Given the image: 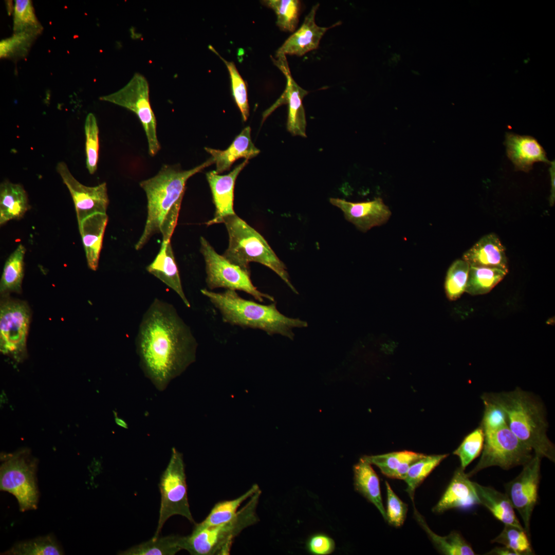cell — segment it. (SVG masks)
I'll list each match as a JSON object with an SVG mask.
<instances>
[{
	"mask_svg": "<svg viewBox=\"0 0 555 555\" xmlns=\"http://www.w3.org/2000/svg\"><path fill=\"white\" fill-rule=\"evenodd\" d=\"M542 458L534 454L523 465L521 472L513 480L504 485L505 494L513 508L520 515L524 529L529 535L531 517L538 500V489L541 479Z\"/></svg>",
	"mask_w": 555,
	"mask_h": 555,
	"instance_id": "13",
	"label": "cell"
},
{
	"mask_svg": "<svg viewBox=\"0 0 555 555\" xmlns=\"http://www.w3.org/2000/svg\"><path fill=\"white\" fill-rule=\"evenodd\" d=\"M100 99L125 108L139 118L145 133L149 155L155 156L161 146L157 136V121L149 100V86L146 79L136 73L122 88Z\"/></svg>",
	"mask_w": 555,
	"mask_h": 555,
	"instance_id": "11",
	"label": "cell"
},
{
	"mask_svg": "<svg viewBox=\"0 0 555 555\" xmlns=\"http://www.w3.org/2000/svg\"><path fill=\"white\" fill-rule=\"evenodd\" d=\"M414 516L421 527L426 532L439 552L446 555H474L472 547L458 532L453 531L447 536H440L432 531L424 518L414 505Z\"/></svg>",
	"mask_w": 555,
	"mask_h": 555,
	"instance_id": "29",
	"label": "cell"
},
{
	"mask_svg": "<svg viewBox=\"0 0 555 555\" xmlns=\"http://www.w3.org/2000/svg\"><path fill=\"white\" fill-rule=\"evenodd\" d=\"M86 164L90 174H94L98 166L99 158V127L97 119L92 113H89L85 121Z\"/></svg>",
	"mask_w": 555,
	"mask_h": 555,
	"instance_id": "42",
	"label": "cell"
},
{
	"mask_svg": "<svg viewBox=\"0 0 555 555\" xmlns=\"http://www.w3.org/2000/svg\"><path fill=\"white\" fill-rule=\"evenodd\" d=\"M161 493L159 517L153 539L159 536L165 522L172 516L180 515L194 523L188 502L184 464L181 453L175 448L169 464L160 478Z\"/></svg>",
	"mask_w": 555,
	"mask_h": 555,
	"instance_id": "8",
	"label": "cell"
},
{
	"mask_svg": "<svg viewBox=\"0 0 555 555\" xmlns=\"http://www.w3.org/2000/svg\"><path fill=\"white\" fill-rule=\"evenodd\" d=\"M473 483L480 505L486 507L495 519L504 525L524 529L505 493H501L492 487Z\"/></svg>",
	"mask_w": 555,
	"mask_h": 555,
	"instance_id": "25",
	"label": "cell"
},
{
	"mask_svg": "<svg viewBox=\"0 0 555 555\" xmlns=\"http://www.w3.org/2000/svg\"><path fill=\"white\" fill-rule=\"evenodd\" d=\"M56 170L73 199L78 225L91 215L106 213L109 204L106 182L94 187L84 186L73 176L63 161L57 164Z\"/></svg>",
	"mask_w": 555,
	"mask_h": 555,
	"instance_id": "15",
	"label": "cell"
},
{
	"mask_svg": "<svg viewBox=\"0 0 555 555\" xmlns=\"http://www.w3.org/2000/svg\"><path fill=\"white\" fill-rule=\"evenodd\" d=\"M205 149L214 160L216 164L215 171L218 174L229 170L236 160L241 158L248 160L255 157L260 152L252 141L250 126L244 128L225 150L209 147H205Z\"/></svg>",
	"mask_w": 555,
	"mask_h": 555,
	"instance_id": "24",
	"label": "cell"
},
{
	"mask_svg": "<svg viewBox=\"0 0 555 555\" xmlns=\"http://www.w3.org/2000/svg\"><path fill=\"white\" fill-rule=\"evenodd\" d=\"M504 144L507 157L516 171L529 172L536 162L551 163L542 146L532 136L507 132Z\"/></svg>",
	"mask_w": 555,
	"mask_h": 555,
	"instance_id": "19",
	"label": "cell"
},
{
	"mask_svg": "<svg viewBox=\"0 0 555 555\" xmlns=\"http://www.w3.org/2000/svg\"><path fill=\"white\" fill-rule=\"evenodd\" d=\"M462 260L470 266L497 268L508 272L506 249L495 233L481 237L464 253Z\"/></svg>",
	"mask_w": 555,
	"mask_h": 555,
	"instance_id": "21",
	"label": "cell"
},
{
	"mask_svg": "<svg viewBox=\"0 0 555 555\" xmlns=\"http://www.w3.org/2000/svg\"><path fill=\"white\" fill-rule=\"evenodd\" d=\"M487 555H518L512 549L506 547H496L485 553Z\"/></svg>",
	"mask_w": 555,
	"mask_h": 555,
	"instance_id": "48",
	"label": "cell"
},
{
	"mask_svg": "<svg viewBox=\"0 0 555 555\" xmlns=\"http://www.w3.org/2000/svg\"><path fill=\"white\" fill-rule=\"evenodd\" d=\"M179 535H171L143 542L120 552L121 555H174L181 550Z\"/></svg>",
	"mask_w": 555,
	"mask_h": 555,
	"instance_id": "36",
	"label": "cell"
},
{
	"mask_svg": "<svg viewBox=\"0 0 555 555\" xmlns=\"http://www.w3.org/2000/svg\"><path fill=\"white\" fill-rule=\"evenodd\" d=\"M482 399L485 409L480 425L484 432L497 430L506 425V418L503 410L493 402Z\"/></svg>",
	"mask_w": 555,
	"mask_h": 555,
	"instance_id": "45",
	"label": "cell"
},
{
	"mask_svg": "<svg viewBox=\"0 0 555 555\" xmlns=\"http://www.w3.org/2000/svg\"><path fill=\"white\" fill-rule=\"evenodd\" d=\"M491 542L502 544L514 550L518 555L534 554L528 534L524 529L514 526L504 525L501 533L492 540Z\"/></svg>",
	"mask_w": 555,
	"mask_h": 555,
	"instance_id": "37",
	"label": "cell"
},
{
	"mask_svg": "<svg viewBox=\"0 0 555 555\" xmlns=\"http://www.w3.org/2000/svg\"><path fill=\"white\" fill-rule=\"evenodd\" d=\"M550 167L549 168V173L550 175V181H551V193L549 197V204L550 206H553L555 202V163L554 161L551 162L550 164Z\"/></svg>",
	"mask_w": 555,
	"mask_h": 555,
	"instance_id": "47",
	"label": "cell"
},
{
	"mask_svg": "<svg viewBox=\"0 0 555 555\" xmlns=\"http://www.w3.org/2000/svg\"><path fill=\"white\" fill-rule=\"evenodd\" d=\"M200 244L205 262L206 282L210 290L219 288L240 290L260 302H264V299L274 302L272 296L259 291L253 284L250 274L217 253L205 237H200Z\"/></svg>",
	"mask_w": 555,
	"mask_h": 555,
	"instance_id": "10",
	"label": "cell"
},
{
	"mask_svg": "<svg viewBox=\"0 0 555 555\" xmlns=\"http://www.w3.org/2000/svg\"><path fill=\"white\" fill-rule=\"evenodd\" d=\"M308 551L317 555H326L332 553L335 548L334 541L324 534H317L310 538L307 543Z\"/></svg>",
	"mask_w": 555,
	"mask_h": 555,
	"instance_id": "46",
	"label": "cell"
},
{
	"mask_svg": "<svg viewBox=\"0 0 555 555\" xmlns=\"http://www.w3.org/2000/svg\"><path fill=\"white\" fill-rule=\"evenodd\" d=\"M108 219L106 213H96L87 217L79 225L87 265L93 271H96L98 267Z\"/></svg>",
	"mask_w": 555,
	"mask_h": 555,
	"instance_id": "23",
	"label": "cell"
},
{
	"mask_svg": "<svg viewBox=\"0 0 555 555\" xmlns=\"http://www.w3.org/2000/svg\"><path fill=\"white\" fill-rule=\"evenodd\" d=\"M470 266L462 259L455 261L449 268L445 283L446 295L455 300L465 292Z\"/></svg>",
	"mask_w": 555,
	"mask_h": 555,
	"instance_id": "38",
	"label": "cell"
},
{
	"mask_svg": "<svg viewBox=\"0 0 555 555\" xmlns=\"http://www.w3.org/2000/svg\"><path fill=\"white\" fill-rule=\"evenodd\" d=\"M30 312L22 301L5 299L0 307V350L1 353L22 362L27 357L26 341Z\"/></svg>",
	"mask_w": 555,
	"mask_h": 555,
	"instance_id": "12",
	"label": "cell"
},
{
	"mask_svg": "<svg viewBox=\"0 0 555 555\" xmlns=\"http://www.w3.org/2000/svg\"><path fill=\"white\" fill-rule=\"evenodd\" d=\"M481 398L503 410L509 429L534 454L554 462V446L546 434L544 409L535 396L516 388L508 392L484 393Z\"/></svg>",
	"mask_w": 555,
	"mask_h": 555,
	"instance_id": "3",
	"label": "cell"
},
{
	"mask_svg": "<svg viewBox=\"0 0 555 555\" xmlns=\"http://www.w3.org/2000/svg\"><path fill=\"white\" fill-rule=\"evenodd\" d=\"M200 292L219 311L223 322L231 325L260 329L270 336L278 334L290 340L294 338V328L308 326L305 321L281 313L275 303L261 304L244 299L230 289L215 292L203 288Z\"/></svg>",
	"mask_w": 555,
	"mask_h": 555,
	"instance_id": "4",
	"label": "cell"
},
{
	"mask_svg": "<svg viewBox=\"0 0 555 555\" xmlns=\"http://www.w3.org/2000/svg\"><path fill=\"white\" fill-rule=\"evenodd\" d=\"M355 489L378 509L386 521V510L383 505L379 477L371 464L363 457L354 466Z\"/></svg>",
	"mask_w": 555,
	"mask_h": 555,
	"instance_id": "28",
	"label": "cell"
},
{
	"mask_svg": "<svg viewBox=\"0 0 555 555\" xmlns=\"http://www.w3.org/2000/svg\"><path fill=\"white\" fill-rule=\"evenodd\" d=\"M26 250L25 247L20 244L7 258L1 279V294L6 296L11 292H21Z\"/></svg>",
	"mask_w": 555,
	"mask_h": 555,
	"instance_id": "30",
	"label": "cell"
},
{
	"mask_svg": "<svg viewBox=\"0 0 555 555\" xmlns=\"http://www.w3.org/2000/svg\"><path fill=\"white\" fill-rule=\"evenodd\" d=\"M261 491L259 489L230 521L201 528L194 527L191 534L180 536L179 546L192 555H227L235 538L259 520L256 513Z\"/></svg>",
	"mask_w": 555,
	"mask_h": 555,
	"instance_id": "6",
	"label": "cell"
},
{
	"mask_svg": "<svg viewBox=\"0 0 555 555\" xmlns=\"http://www.w3.org/2000/svg\"><path fill=\"white\" fill-rule=\"evenodd\" d=\"M484 434L481 457L474 468L467 473L469 477L490 467L497 466L509 470L523 466L534 455L533 451L525 445L507 425L485 432Z\"/></svg>",
	"mask_w": 555,
	"mask_h": 555,
	"instance_id": "9",
	"label": "cell"
},
{
	"mask_svg": "<svg viewBox=\"0 0 555 555\" xmlns=\"http://www.w3.org/2000/svg\"><path fill=\"white\" fill-rule=\"evenodd\" d=\"M248 163V160L245 159L224 175H219L215 170L206 173L215 206L214 216L207 222V225L222 223L225 217L235 214L233 209L235 182L238 174Z\"/></svg>",
	"mask_w": 555,
	"mask_h": 555,
	"instance_id": "18",
	"label": "cell"
},
{
	"mask_svg": "<svg viewBox=\"0 0 555 555\" xmlns=\"http://www.w3.org/2000/svg\"><path fill=\"white\" fill-rule=\"evenodd\" d=\"M274 64L286 79V88L279 99L263 114V121L279 106L288 105L287 130L293 136L306 137V120L302 101L308 91L300 86L293 79L285 55L272 57Z\"/></svg>",
	"mask_w": 555,
	"mask_h": 555,
	"instance_id": "14",
	"label": "cell"
},
{
	"mask_svg": "<svg viewBox=\"0 0 555 555\" xmlns=\"http://www.w3.org/2000/svg\"><path fill=\"white\" fill-rule=\"evenodd\" d=\"M508 272L497 268L470 266L465 292L472 295L489 292Z\"/></svg>",
	"mask_w": 555,
	"mask_h": 555,
	"instance_id": "31",
	"label": "cell"
},
{
	"mask_svg": "<svg viewBox=\"0 0 555 555\" xmlns=\"http://www.w3.org/2000/svg\"><path fill=\"white\" fill-rule=\"evenodd\" d=\"M329 201L342 211L346 220L364 232L385 224L391 215L390 210L379 197L361 202L336 198H330Z\"/></svg>",
	"mask_w": 555,
	"mask_h": 555,
	"instance_id": "16",
	"label": "cell"
},
{
	"mask_svg": "<svg viewBox=\"0 0 555 555\" xmlns=\"http://www.w3.org/2000/svg\"><path fill=\"white\" fill-rule=\"evenodd\" d=\"M319 7V4L312 6L301 27L276 50L275 57L286 56L287 54L302 57L307 52L317 49L325 33L330 28L340 24L338 22L329 27L317 25L315 22V16Z\"/></svg>",
	"mask_w": 555,
	"mask_h": 555,
	"instance_id": "17",
	"label": "cell"
},
{
	"mask_svg": "<svg viewBox=\"0 0 555 555\" xmlns=\"http://www.w3.org/2000/svg\"><path fill=\"white\" fill-rule=\"evenodd\" d=\"M0 489L15 497L20 510L36 509L39 498L36 472L38 460L23 448L1 455Z\"/></svg>",
	"mask_w": 555,
	"mask_h": 555,
	"instance_id": "7",
	"label": "cell"
},
{
	"mask_svg": "<svg viewBox=\"0 0 555 555\" xmlns=\"http://www.w3.org/2000/svg\"><path fill=\"white\" fill-rule=\"evenodd\" d=\"M214 163L211 157L202 164L188 170L176 165H163L153 177L140 182L147 199V216L143 231L135 245L141 249L155 234L169 242L177 225L187 180Z\"/></svg>",
	"mask_w": 555,
	"mask_h": 555,
	"instance_id": "2",
	"label": "cell"
},
{
	"mask_svg": "<svg viewBox=\"0 0 555 555\" xmlns=\"http://www.w3.org/2000/svg\"><path fill=\"white\" fill-rule=\"evenodd\" d=\"M262 3L272 9L276 15V25L283 31L293 32L297 28L301 11L299 0H265Z\"/></svg>",
	"mask_w": 555,
	"mask_h": 555,
	"instance_id": "35",
	"label": "cell"
},
{
	"mask_svg": "<svg viewBox=\"0 0 555 555\" xmlns=\"http://www.w3.org/2000/svg\"><path fill=\"white\" fill-rule=\"evenodd\" d=\"M387 495L386 521L394 527H401L404 523L408 510V505L395 493L388 483L385 481Z\"/></svg>",
	"mask_w": 555,
	"mask_h": 555,
	"instance_id": "44",
	"label": "cell"
},
{
	"mask_svg": "<svg viewBox=\"0 0 555 555\" xmlns=\"http://www.w3.org/2000/svg\"><path fill=\"white\" fill-rule=\"evenodd\" d=\"M479 504L473 482L460 467L453 476L441 498L433 508L434 513H442L452 509H467Z\"/></svg>",
	"mask_w": 555,
	"mask_h": 555,
	"instance_id": "20",
	"label": "cell"
},
{
	"mask_svg": "<svg viewBox=\"0 0 555 555\" xmlns=\"http://www.w3.org/2000/svg\"><path fill=\"white\" fill-rule=\"evenodd\" d=\"M146 270L175 291L186 307H191L183 290L171 241L162 242L159 252Z\"/></svg>",
	"mask_w": 555,
	"mask_h": 555,
	"instance_id": "22",
	"label": "cell"
},
{
	"mask_svg": "<svg viewBox=\"0 0 555 555\" xmlns=\"http://www.w3.org/2000/svg\"><path fill=\"white\" fill-rule=\"evenodd\" d=\"M448 455V454L425 455L411 466L404 480L407 485L405 491L413 503L416 488Z\"/></svg>",
	"mask_w": 555,
	"mask_h": 555,
	"instance_id": "33",
	"label": "cell"
},
{
	"mask_svg": "<svg viewBox=\"0 0 555 555\" xmlns=\"http://www.w3.org/2000/svg\"><path fill=\"white\" fill-rule=\"evenodd\" d=\"M116 422H117V423L118 424L121 425V427H125V426H126L125 423L124 422V421H123L121 419H120V418H119L118 417H116Z\"/></svg>",
	"mask_w": 555,
	"mask_h": 555,
	"instance_id": "49",
	"label": "cell"
},
{
	"mask_svg": "<svg viewBox=\"0 0 555 555\" xmlns=\"http://www.w3.org/2000/svg\"><path fill=\"white\" fill-rule=\"evenodd\" d=\"M229 236V244L223 256L249 274V263L256 262L275 272L295 293L287 268L260 233L236 214L224 218Z\"/></svg>",
	"mask_w": 555,
	"mask_h": 555,
	"instance_id": "5",
	"label": "cell"
},
{
	"mask_svg": "<svg viewBox=\"0 0 555 555\" xmlns=\"http://www.w3.org/2000/svg\"><path fill=\"white\" fill-rule=\"evenodd\" d=\"M63 551L51 534L39 536L15 544L2 554L9 555H59Z\"/></svg>",
	"mask_w": 555,
	"mask_h": 555,
	"instance_id": "34",
	"label": "cell"
},
{
	"mask_svg": "<svg viewBox=\"0 0 555 555\" xmlns=\"http://www.w3.org/2000/svg\"><path fill=\"white\" fill-rule=\"evenodd\" d=\"M38 35L33 33L22 32L14 33L0 43L1 58H19L25 56L31 44Z\"/></svg>",
	"mask_w": 555,
	"mask_h": 555,
	"instance_id": "43",
	"label": "cell"
},
{
	"mask_svg": "<svg viewBox=\"0 0 555 555\" xmlns=\"http://www.w3.org/2000/svg\"><path fill=\"white\" fill-rule=\"evenodd\" d=\"M484 432L480 425L466 435L453 452L460 462V468H466L481 453L484 442Z\"/></svg>",
	"mask_w": 555,
	"mask_h": 555,
	"instance_id": "41",
	"label": "cell"
},
{
	"mask_svg": "<svg viewBox=\"0 0 555 555\" xmlns=\"http://www.w3.org/2000/svg\"><path fill=\"white\" fill-rule=\"evenodd\" d=\"M43 27L34 13L29 0H16L14 8L13 31L14 33L31 32L40 34Z\"/></svg>",
	"mask_w": 555,
	"mask_h": 555,
	"instance_id": "39",
	"label": "cell"
},
{
	"mask_svg": "<svg viewBox=\"0 0 555 555\" xmlns=\"http://www.w3.org/2000/svg\"><path fill=\"white\" fill-rule=\"evenodd\" d=\"M209 48L219 57L227 66L230 75L232 95L234 101L241 113L243 121H246L249 115V107L247 89L245 81L233 62L226 60L211 45L209 46Z\"/></svg>",
	"mask_w": 555,
	"mask_h": 555,
	"instance_id": "40",
	"label": "cell"
},
{
	"mask_svg": "<svg viewBox=\"0 0 555 555\" xmlns=\"http://www.w3.org/2000/svg\"><path fill=\"white\" fill-rule=\"evenodd\" d=\"M30 208L23 187L5 180L0 185V225L23 217Z\"/></svg>",
	"mask_w": 555,
	"mask_h": 555,
	"instance_id": "27",
	"label": "cell"
},
{
	"mask_svg": "<svg viewBox=\"0 0 555 555\" xmlns=\"http://www.w3.org/2000/svg\"><path fill=\"white\" fill-rule=\"evenodd\" d=\"M425 455L422 453L402 451L363 457L371 465L376 466L386 477L404 480L411 466Z\"/></svg>",
	"mask_w": 555,
	"mask_h": 555,
	"instance_id": "26",
	"label": "cell"
},
{
	"mask_svg": "<svg viewBox=\"0 0 555 555\" xmlns=\"http://www.w3.org/2000/svg\"><path fill=\"white\" fill-rule=\"evenodd\" d=\"M260 489L257 484H254L245 493L232 500L224 501L216 503L205 519L195 527L201 528L227 522L236 514L237 509L246 499L252 496Z\"/></svg>",
	"mask_w": 555,
	"mask_h": 555,
	"instance_id": "32",
	"label": "cell"
},
{
	"mask_svg": "<svg viewBox=\"0 0 555 555\" xmlns=\"http://www.w3.org/2000/svg\"><path fill=\"white\" fill-rule=\"evenodd\" d=\"M136 346L145 376L162 391L195 361L198 343L174 306L155 298L142 317Z\"/></svg>",
	"mask_w": 555,
	"mask_h": 555,
	"instance_id": "1",
	"label": "cell"
}]
</instances>
